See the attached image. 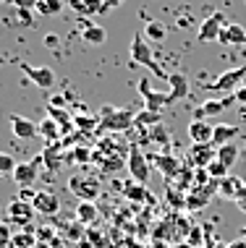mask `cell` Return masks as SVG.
Returning <instances> with one entry per match:
<instances>
[{
	"label": "cell",
	"mask_w": 246,
	"mask_h": 248,
	"mask_svg": "<svg viewBox=\"0 0 246 248\" xmlns=\"http://www.w3.org/2000/svg\"><path fill=\"white\" fill-rule=\"evenodd\" d=\"M129 52H131V63L144 65V68H149L152 73L163 76L160 65H157V60H155V55H152V50H149V45H147V37H144V31H136V34H134Z\"/></svg>",
	"instance_id": "obj_1"
},
{
	"label": "cell",
	"mask_w": 246,
	"mask_h": 248,
	"mask_svg": "<svg viewBox=\"0 0 246 248\" xmlns=\"http://www.w3.org/2000/svg\"><path fill=\"white\" fill-rule=\"evenodd\" d=\"M121 3H123V0H105V13H108V11H113V8H118Z\"/></svg>",
	"instance_id": "obj_40"
},
{
	"label": "cell",
	"mask_w": 246,
	"mask_h": 248,
	"mask_svg": "<svg viewBox=\"0 0 246 248\" xmlns=\"http://www.w3.org/2000/svg\"><path fill=\"white\" fill-rule=\"evenodd\" d=\"M236 159H238V146L230 141V144H225V146H220V149H217V162H223L225 167H233L236 165Z\"/></svg>",
	"instance_id": "obj_23"
},
{
	"label": "cell",
	"mask_w": 246,
	"mask_h": 248,
	"mask_svg": "<svg viewBox=\"0 0 246 248\" xmlns=\"http://www.w3.org/2000/svg\"><path fill=\"white\" fill-rule=\"evenodd\" d=\"M61 0H39L37 3V13H42V16H55V13H61Z\"/></svg>",
	"instance_id": "obj_27"
},
{
	"label": "cell",
	"mask_w": 246,
	"mask_h": 248,
	"mask_svg": "<svg viewBox=\"0 0 246 248\" xmlns=\"http://www.w3.org/2000/svg\"><path fill=\"white\" fill-rule=\"evenodd\" d=\"M82 37H84L86 45H102L105 39H108V31H105L102 26H97V24H89V26H84Z\"/></svg>",
	"instance_id": "obj_21"
},
{
	"label": "cell",
	"mask_w": 246,
	"mask_h": 248,
	"mask_svg": "<svg viewBox=\"0 0 246 248\" xmlns=\"http://www.w3.org/2000/svg\"><path fill=\"white\" fill-rule=\"evenodd\" d=\"M0 3H5V0H0Z\"/></svg>",
	"instance_id": "obj_48"
},
{
	"label": "cell",
	"mask_w": 246,
	"mask_h": 248,
	"mask_svg": "<svg viewBox=\"0 0 246 248\" xmlns=\"http://www.w3.org/2000/svg\"><path fill=\"white\" fill-rule=\"evenodd\" d=\"M3 178H5V175H3V172H0V180H3Z\"/></svg>",
	"instance_id": "obj_47"
},
{
	"label": "cell",
	"mask_w": 246,
	"mask_h": 248,
	"mask_svg": "<svg viewBox=\"0 0 246 248\" xmlns=\"http://www.w3.org/2000/svg\"><path fill=\"white\" fill-rule=\"evenodd\" d=\"M236 102H246V86H241V89L236 92Z\"/></svg>",
	"instance_id": "obj_41"
},
{
	"label": "cell",
	"mask_w": 246,
	"mask_h": 248,
	"mask_svg": "<svg viewBox=\"0 0 246 248\" xmlns=\"http://www.w3.org/2000/svg\"><path fill=\"white\" fill-rule=\"evenodd\" d=\"M48 118H52V120H55V123L58 125H68V112H66V110H61V107H48Z\"/></svg>",
	"instance_id": "obj_31"
},
{
	"label": "cell",
	"mask_w": 246,
	"mask_h": 248,
	"mask_svg": "<svg viewBox=\"0 0 246 248\" xmlns=\"http://www.w3.org/2000/svg\"><path fill=\"white\" fill-rule=\"evenodd\" d=\"M157 167H160L165 175H178L181 162H178L176 157H170V154H157Z\"/></svg>",
	"instance_id": "obj_24"
},
{
	"label": "cell",
	"mask_w": 246,
	"mask_h": 248,
	"mask_svg": "<svg viewBox=\"0 0 246 248\" xmlns=\"http://www.w3.org/2000/svg\"><path fill=\"white\" fill-rule=\"evenodd\" d=\"M241 188H244V180H241V178H236V175H228V178H223V180H220V193H223L225 199H230V201H236V199H238Z\"/></svg>",
	"instance_id": "obj_19"
},
{
	"label": "cell",
	"mask_w": 246,
	"mask_h": 248,
	"mask_svg": "<svg viewBox=\"0 0 246 248\" xmlns=\"http://www.w3.org/2000/svg\"><path fill=\"white\" fill-rule=\"evenodd\" d=\"M3 63H5V58H3V55H0V65H3Z\"/></svg>",
	"instance_id": "obj_46"
},
{
	"label": "cell",
	"mask_w": 246,
	"mask_h": 248,
	"mask_svg": "<svg viewBox=\"0 0 246 248\" xmlns=\"http://www.w3.org/2000/svg\"><path fill=\"white\" fill-rule=\"evenodd\" d=\"M34 206L29 201H21V199H13L5 209V217H8L11 225H18V227H29L32 219H34Z\"/></svg>",
	"instance_id": "obj_6"
},
{
	"label": "cell",
	"mask_w": 246,
	"mask_h": 248,
	"mask_svg": "<svg viewBox=\"0 0 246 248\" xmlns=\"http://www.w3.org/2000/svg\"><path fill=\"white\" fill-rule=\"evenodd\" d=\"M34 246H37V238L32 232H18L11 240V248H34Z\"/></svg>",
	"instance_id": "obj_28"
},
{
	"label": "cell",
	"mask_w": 246,
	"mask_h": 248,
	"mask_svg": "<svg viewBox=\"0 0 246 248\" xmlns=\"http://www.w3.org/2000/svg\"><path fill=\"white\" fill-rule=\"evenodd\" d=\"M236 204H238V209H241V212H246V183H244V188H241V193H238Z\"/></svg>",
	"instance_id": "obj_39"
},
{
	"label": "cell",
	"mask_w": 246,
	"mask_h": 248,
	"mask_svg": "<svg viewBox=\"0 0 246 248\" xmlns=\"http://www.w3.org/2000/svg\"><path fill=\"white\" fill-rule=\"evenodd\" d=\"M68 191L79 196L82 201H95L99 196V180L92 175H71L68 180Z\"/></svg>",
	"instance_id": "obj_4"
},
{
	"label": "cell",
	"mask_w": 246,
	"mask_h": 248,
	"mask_svg": "<svg viewBox=\"0 0 246 248\" xmlns=\"http://www.w3.org/2000/svg\"><path fill=\"white\" fill-rule=\"evenodd\" d=\"M39 165H42V157L32 159V162H18L16 170H13V183L18 188H32V183L37 180V172H39Z\"/></svg>",
	"instance_id": "obj_8"
},
{
	"label": "cell",
	"mask_w": 246,
	"mask_h": 248,
	"mask_svg": "<svg viewBox=\"0 0 246 248\" xmlns=\"http://www.w3.org/2000/svg\"><path fill=\"white\" fill-rule=\"evenodd\" d=\"M11 3H13V8H16V11H32V8L37 11L39 0H11Z\"/></svg>",
	"instance_id": "obj_36"
},
{
	"label": "cell",
	"mask_w": 246,
	"mask_h": 248,
	"mask_svg": "<svg viewBox=\"0 0 246 248\" xmlns=\"http://www.w3.org/2000/svg\"><path fill=\"white\" fill-rule=\"evenodd\" d=\"M68 5L79 16H97L105 13V0H68Z\"/></svg>",
	"instance_id": "obj_17"
},
{
	"label": "cell",
	"mask_w": 246,
	"mask_h": 248,
	"mask_svg": "<svg viewBox=\"0 0 246 248\" xmlns=\"http://www.w3.org/2000/svg\"><path fill=\"white\" fill-rule=\"evenodd\" d=\"M225 248H246V238H241V240H233L230 246H225Z\"/></svg>",
	"instance_id": "obj_42"
},
{
	"label": "cell",
	"mask_w": 246,
	"mask_h": 248,
	"mask_svg": "<svg viewBox=\"0 0 246 248\" xmlns=\"http://www.w3.org/2000/svg\"><path fill=\"white\" fill-rule=\"evenodd\" d=\"M34 196H37V191H32V188H21V193H18V199H21V201H29V204L34 201Z\"/></svg>",
	"instance_id": "obj_38"
},
{
	"label": "cell",
	"mask_w": 246,
	"mask_h": 248,
	"mask_svg": "<svg viewBox=\"0 0 246 248\" xmlns=\"http://www.w3.org/2000/svg\"><path fill=\"white\" fill-rule=\"evenodd\" d=\"M238 235H241V238H246V227H241V230H238Z\"/></svg>",
	"instance_id": "obj_44"
},
{
	"label": "cell",
	"mask_w": 246,
	"mask_h": 248,
	"mask_svg": "<svg viewBox=\"0 0 246 248\" xmlns=\"http://www.w3.org/2000/svg\"><path fill=\"white\" fill-rule=\"evenodd\" d=\"M246 78V65L241 68H230V71H223L220 76L215 78V81L207 84V92H230V94H236L238 89H241V81Z\"/></svg>",
	"instance_id": "obj_3"
},
{
	"label": "cell",
	"mask_w": 246,
	"mask_h": 248,
	"mask_svg": "<svg viewBox=\"0 0 246 248\" xmlns=\"http://www.w3.org/2000/svg\"><path fill=\"white\" fill-rule=\"evenodd\" d=\"M144 37L152 39V42H165V37H168V29H165L160 21H149L147 29H144Z\"/></svg>",
	"instance_id": "obj_26"
},
{
	"label": "cell",
	"mask_w": 246,
	"mask_h": 248,
	"mask_svg": "<svg viewBox=\"0 0 246 248\" xmlns=\"http://www.w3.org/2000/svg\"><path fill=\"white\" fill-rule=\"evenodd\" d=\"M11 131L16 133V139H34L39 136V123H34V120L29 118H21V115H11Z\"/></svg>",
	"instance_id": "obj_14"
},
{
	"label": "cell",
	"mask_w": 246,
	"mask_h": 248,
	"mask_svg": "<svg viewBox=\"0 0 246 248\" xmlns=\"http://www.w3.org/2000/svg\"><path fill=\"white\" fill-rule=\"evenodd\" d=\"M129 172L134 175V180L139 186H147L149 180V165H147V157H144L139 149H131L129 152Z\"/></svg>",
	"instance_id": "obj_12"
},
{
	"label": "cell",
	"mask_w": 246,
	"mask_h": 248,
	"mask_svg": "<svg viewBox=\"0 0 246 248\" xmlns=\"http://www.w3.org/2000/svg\"><path fill=\"white\" fill-rule=\"evenodd\" d=\"M134 123H136V115L131 110H110V107H105V118H102V123H99V128H105V131H129Z\"/></svg>",
	"instance_id": "obj_5"
},
{
	"label": "cell",
	"mask_w": 246,
	"mask_h": 248,
	"mask_svg": "<svg viewBox=\"0 0 246 248\" xmlns=\"http://www.w3.org/2000/svg\"><path fill=\"white\" fill-rule=\"evenodd\" d=\"M191 243H199V227H191Z\"/></svg>",
	"instance_id": "obj_43"
},
{
	"label": "cell",
	"mask_w": 246,
	"mask_h": 248,
	"mask_svg": "<svg viewBox=\"0 0 246 248\" xmlns=\"http://www.w3.org/2000/svg\"><path fill=\"white\" fill-rule=\"evenodd\" d=\"M21 71L29 81H34L39 89H50L55 84V71L48 68V65H29V63H21Z\"/></svg>",
	"instance_id": "obj_10"
},
{
	"label": "cell",
	"mask_w": 246,
	"mask_h": 248,
	"mask_svg": "<svg viewBox=\"0 0 246 248\" xmlns=\"http://www.w3.org/2000/svg\"><path fill=\"white\" fill-rule=\"evenodd\" d=\"M74 159H76V162H89L92 152L89 149H74Z\"/></svg>",
	"instance_id": "obj_37"
},
{
	"label": "cell",
	"mask_w": 246,
	"mask_h": 248,
	"mask_svg": "<svg viewBox=\"0 0 246 248\" xmlns=\"http://www.w3.org/2000/svg\"><path fill=\"white\" fill-rule=\"evenodd\" d=\"M11 240H13V232H11V225L0 219V248H11Z\"/></svg>",
	"instance_id": "obj_34"
},
{
	"label": "cell",
	"mask_w": 246,
	"mask_h": 248,
	"mask_svg": "<svg viewBox=\"0 0 246 248\" xmlns=\"http://www.w3.org/2000/svg\"><path fill=\"white\" fill-rule=\"evenodd\" d=\"M126 196H129L131 201H144L149 196V191L144 188V186H129V188H126Z\"/></svg>",
	"instance_id": "obj_32"
},
{
	"label": "cell",
	"mask_w": 246,
	"mask_h": 248,
	"mask_svg": "<svg viewBox=\"0 0 246 248\" xmlns=\"http://www.w3.org/2000/svg\"><path fill=\"white\" fill-rule=\"evenodd\" d=\"M207 172H210V178H220V180L228 178V167H225L223 162H217V159L207 167Z\"/></svg>",
	"instance_id": "obj_35"
},
{
	"label": "cell",
	"mask_w": 246,
	"mask_h": 248,
	"mask_svg": "<svg viewBox=\"0 0 246 248\" xmlns=\"http://www.w3.org/2000/svg\"><path fill=\"white\" fill-rule=\"evenodd\" d=\"M236 105V94H228V97H220V99H207L204 105H199L194 110V120H204V118H212V115H220L225 107Z\"/></svg>",
	"instance_id": "obj_11"
},
{
	"label": "cell",
	"mask_w": 246,
	"mask_h": 248,
	"mask_svg": "<svg viewBox=\"0 0 246 248\" xmlns=\"http://www.w3.org/2000/svg\"><path fill=\"white\" fill-rule=\"evenodd\" d=\"M168 81H170V97L173 99H181L189 94V81H186L183 73H170Z\"/></svg>",
	"instance_id": "obj_20"
},
{
	"label": "cell",
	"mask_w": 246,
	"mask_h": 248,
	"mask_svg": "<svg viewBox=\"0 0 246 248\" xmlns=\"http://www.w3.org/2000/svg\"><path fill=\"white\" fill-rule=\"evenodd\" d=\"M139 92H142V99H144V110H149V112H157V115H160V110L165 105H170V102H176V99H173L170 94H157L155 89H152L149 86V81L147 78H142V81H139Z\"/></svg>",
	"instance_id": "obj_7"
},
{
	"label": "cell",
	"mask_w": 246,
	"mask_h": 248,
	"mask_svg": "<svg viewBox=\"0 0 246 248\" xmlns=\"http://www.w3.org/2000/svg\"><path fill=\"white\" fill-rule=\"evenodd\" d=\"M34 248H48V246H42V243H37V246H34Z\"/></svg>",
	"instance_id": "obj_45"
},
{
	"label": "cell",
	"mask_w": 246,
	"mask_h": 248,
	"mask_svg": "<svg viewBox=\"0 0 246 248\" xmlns=\"http://www.w3.org/2000/svg\"><path fill=\"white\" fill-rule=\"evenodd\" d=\"M39 136L48 139V141H55V139L61 136V125H58L52 118H45L42 123H39Z\"/></svg>",
	"instance_id": "obj_25"
},
{
	"label": "cell",
	"mask_w": 246,
	"mask_h": 248,
	"mask_svg": "<svg viewBox=\"0 0 246 248\" xmlns=\"http://www.w3.org/2000/svg\"><path fill=\"white\" fill-rule=\"evenodd\" d=\"M238 133H241V128H238V125H233V123H220V125H215V133H212V146H215V149H220V146L233 141Z\"/></svg>",
	"instance_id": "obj_16"
},
{
	"label": "cell",
	"mask_w": 246,
	"mask_h": 248,
	"mask_svg": "<svg viewBox=\"0 0 246 248\" xmlns=\"http://www.w3.org/2000/svg\"><path fill=\"white\" fill-rule=\"evenodd\" d=\"M16 165H18V162H13V159H11V154L0 152V172H3V175H13Z\"/></svg>",
	"instance_id": "obj_33"
},
{
	"label": "cell",
	"mask_w": 246,
	"mask_h": 248,
	"mask_svg": "<svg viewBox=\"0 0 246 248\" xmlns=\"http://www.w3.org/2000/svg\"><path fill=\"white\" fill-rule=\"evenodd\" d=\"M228 26V18H225L223 11H212L207 18H204L202 24H199V31H197V39L199 42H215V39H220L223 29Z\"/></svg>",
	"instance_id": "obj_2"
},
{
	"label": "cell",
	"mask_w": 246,
	"mask_h": 248,
	"mask_svg": "<svg viewBox=\"0 0 246 248\" xmlns=\"http://www.w3.org/2000/svg\"><path fill=\"white\" fill-rule=\"evenodd\" d=\"M95 217H97L95 201H79V206H76V219L79 222L89 225V222H95Z\"/></svg>",
	"instance_id": "obj_22"
},
{
	"label": "cell",
	"mask_w": 246,
	"mask_h": 248,
	"mask_svg": "<svg viewBox=\"0 0 246 248\" xmlns=\"http://www.w3.org/2000/svg\"><path fill=\"white\" fill-rule=\"evenodd\" d=\"M217 159V149L212 144H191L189 149V162L197 170H207V167Z\"/></svg>",
	"instance_id": "obj_9"
},
{
	"label": "cell",
	"mask_w": 246,
	"mask_h": 248,
	"mask_svg": "<svg viewBox=\"0 0 246 248\" xmlns=\"http://www.w3.org/2000/svg\"><path fill=\"white\" fill-rule=\"evenodd\" d=\"M42 162L48 165V170H58V167L63 165V157L50 146V149H45V152H42Z\"/></svg>",
	"instance_id": "obj_29"
},
{
	"label": "cell",
	"mask_w": 246,
	"mask_h": 248,
	"mask_svg": "<svg viewBox=\"0 0 246 248\" xmlns=\"http://www.w3.org/2000/svg\"><path fill=\"white\" fill-rule=\"evenodd\" d=\"M212 133H215V125H210L207 120H191L189 123L191 144H212Z\"/></svg>",
	"instance_id": "obj_15"
},
{
	"label": "cell",
	"mask_w": 246,
	"mask_h": 248,
	"mask_svg": "<svg viewBox=\"0 0 246 248\" xmlns=\"http://www.w3.org/2000/svg\"><path fill=\"white\" fill-rule=\"evenodd\" d=\"M210 193H212V191H204V193H202V191H194V193H191V199L186 201V206H189V209H199L202 204L207 206V204H210Z\"/></svg>",
	"instance_id": "obj_30"
},
{
	"label": "cell",
	"mask_w": 246,
	"mask_h": 248,
	"mask_svg": "<svg viewBox=\"0 0 246 248\" xmlns=\"http://www.w3.org/2000/svg\"><path fill=\"white\" fill-rule=\"evenodd\" d=\"M32 206H34V212L45 214V217H52V214L61 212V199H58L52 191H37V196H34V201H32Z\"/></svg>",
	"instance_id": "obj_13"
},
{
	"label": "cell",
	"mask_w": 246,
	"mask_h": 248,
	"mask_svg": "<svg viewBox=\"0 0 246 248\" xmlns=\"http://www.w3.org/2000/svg\"><path fill=\"white\" fill-rule=\"evenodd\" d=\"M217 42H223V45H246V29L238 26V24H228L223 29V34H220Z\"/></svg>",
	"instance_id": "obj_18"
}]
</instances>
